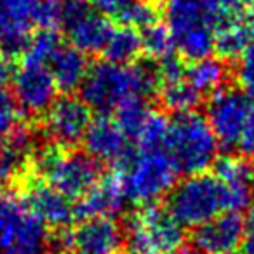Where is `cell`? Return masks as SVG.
Returning a JSON list of instances; mask_svg holds the SVG:
<instances>
[{"mask_svg":"<svg viewBox=\"0 0 254 254\" xmlns=\"http://www.w3.org/2000/svg\"><path fill=\"white\" fill-rule=\"evenodd\" d=\"M23 202L28 211L46 228H66L75 219V205L71 198L51 187L40 178H30L23 183Z\"/></svg>","mask_w":254,"mask_h":254,"instance_id":"5bb4252c","label":"cell"},{"mask_svg":"<svg viewBox=\"0 0 254 254\" xmlns=\"http://www.w3.org/2000/svg\"><path fill=\"white\" fill-rule=\"evenodd\" d=\"M126 244L132 254H181L187 247L185 226L167 207L143 205L126 223Z\"/></svg>","mask_w":254,"mask_h":254,"instance_id":"8992f818","label":"cell"},{"mask_svg":"<svg viewBox=\"0 0 254 254\" xmlns=\"http://www.w3.org/2000/svg\"><path fill=\"white\" fill-rule=\"evenodd\" d=\"M58 25L84 54L103 53L113 33V25L106 16L91 7L87 0H60Z\"/></svg>","mask_w":254,"mask_h":254,"instance_id":"9c48e42d","label":"cell"},{"mask_svg":"<svg viewBox=\"0 0 254 254\" xmlns=\"http://www.w3.org/2000/svg\"><path fill=\"white\" fill-rule=\"evenodd\" d=\"M12 84L14 98L23 112L30 115H44L58 94V85L51 73L49 63L32 58L23 56V61L14 71Z\"/></svg>","mask_w":254,"mask_h":254,"instance_id":"7c38bea8","label":"cell"},{"mask_svg":"<svg viewBox=\"0 0 254 254\" xmlns=\"http://www.w3.org/2000/svg\"><path fill=\"white\" fill-rule=\"evenodd\" d=\"M237 82H239L240 91H244L254 101V42L239 58Z\"/></svg>","mask_w":254,"mask_h":254,"instance_id":"f546056e","label":"cell"},{"mask_svg":"<svg viewBox=\"0 0 254 254\" xmlns=\"http://www.w3.org/2000/svg\"><path fill=\"white\" fill-rule=\"evenodd\" d=\"M91 7L106 18H119L132 0H87Z\"/></svg>","mask_w":254,"mask_h":254,"instance_id":"1f68e13d","label":"cell"},{"mask_svg":"<svg viewBox=\"0 0 254 254\" xmlns=\"http://www.w3.org/2000/svg\"><path fill=\"white\" fill-rule=\"evenodd\" d=\"M82 143L85 153L98 164H112L115 167H119L132 152L131 139L120 129L117 120L108 115L92 120Z\"/></svg>","mask_w":254,"mask_h":254,"instance_id":"e0dca14e","label":"cell"},{"mask_svg":"<svg viewBox=\"0 0 254 254\" xmlns=\"http://www.w3.org/2000/svg\"><path fill=\"white\" fill-rule=\"evenodd\" d=\"M166 152L173 159L178 173H205L218 159L219 143L209 126L207 119L198 112L174 113L167 127Z\"/></svg>","mask_w":254,"mask_h":254,"instance_id":"3957f363","label":"cell"},{"mask_svg":"<svg viewBox=\"0 0 254 254\" xmlns=\"http://www.w3.org/2000/svg\"><path fill=\"white\" fill-rule=\"evenodd\" d=\"M14 71H16V66H14V63H12L11 56L0 53V87H5L9 82H12Z\"/></svg>","mask_w":254,"mask_h":254,"instance_id":"836d02e7","label":"cell"},{"mask_svg":"<svg viewBox=\"0 0 254 254\" xmlns=\"http://www.w3.org/2000/svg\"><path fill=\"white\" fill-rule=\"evenodd\" d=\"M42 0H0V53L14 56L25 51L40 28Z\"/></svg>","mask_w":254,"mask_h":254,"instance_id":"4fadbf2b","label":"cell"},{"mask_svg":"<svg viewBox=\"0 0 254 254\" xmlns=\"http://www.w3.org/2000/svg\"><path fill=\"white\" fill-rule=\"evenodd\" d=\"M106 60L120 64L136 63L138 56L143 53L141 49V33L129 26L115 28L110 37L108 44L103 49Z\"/></svg>","mask_w":254,"mask_h":254,"instance_id":"d4e9b609","label":"cell"},{"mask_svg":"<svg viewBox=\"0 0 254 254\" xmlns=\"http://www.w3.org/2000/svg\"><path fill=\"white\" fill-rule=\"evenodd\" d=\"M247 216L244 218V254H254V202L249 205Z\"/></svg>","mask_w":254,"mask_h":254,"instance_id":"d6a6232c","label":"cell"},{"mask_svg":"<svg viewBox=\"0 0 254 254\" xmlns=\"http://www.w3.org/2000/svg\"><path fill=\"white\" fill-rule=\"evenodd\" d=\"M237 150H239L242 157H246V159H249V160H254V105L249 112L246 126H244V131L239 139Z\"/></svg>","mask_w":254,"mask_h":254,"instance_id":"4dcf8cb0","label":"cell"},{"mask_svg":"<svg viewBox=\"0 0 254 254\" xmlns=\"http://www.w3.org/2000/svg\"><path fill=\"white\" fill-rule=\"evenodd\" d=\"M92 110L77 96H61L44 112L42 132L51 143L63 148L82 143L92 122Z\"/></svg>","mask_w":254,"mask_h":254,"instance_id":"8fae6325","label":"cell"},{"mask_svg":"<svg viewBox=\"0 0 254 254\" xmlns=\"http://www.w3.org/2000/svg\"><path fill=\"white\" fill-rule=\"evenodd\" d=\"M228 64L221 58H202V60L191 61L185 68V78L191 84V87L204 98L211 96L221 87H225L228 80Z\"/></svg>","mask_w":254,"mask_h":254,"instance_id":"603a6c76","label":"cell"},{"mask_svg":"<svg viewBox=\"0 0 254 254\" xmlns=\"http://www.w3.org/2000/svg\"><path fill=\"white\" fill-rule=\"evenodd\" d=\"M126 193L119 174L99 178L98 183L78 198L75 205V218H115L126 205Z\"/></svg>","mask_w":254,"mask_h":254,"instance_id":"ffe728a7","label":"cell"},{"mask_svg":"<svg viewBox=\"0 0 254 254\" xmlns=\"http://www.w3.org/2000/svg\"><path fill=\"white\" fill-rule=\"evenodd\" d=\"M49 68L58 85V91L70 94V92L80 89L89 71V63L85 54L77 47L61 44L60 49L51 58Z\"/></svg>","mask_w":254,"mask_h":254,"instance_id":"7402d4cb","label":"cell"},{"mask_svg":"<svg viewBox=\"0 0 254 254\" xmlns=\"http://www.w3.org/2000/svg\"><path fill=\"white\" fill-rule=\"evenodd\" d=\"M216 174L225 193L226 211L240 212L247 209L254 195V167L246 157L216 159Z\"/></svg>","mask_w":254,"mask_h":254,"instance_id":"ac0fdd59","label":"cell"},{"mask_svg":"<svg viewBox=\"0 0 254 254\" xmlns=\"http://www.w3.org/2000/svg\"><path fill=\"white\" fill-rule=\"evenodd\" d=\"M153 110L146 105V99H139V98L129 99V101H126L122 106H119V108L113 112L115 113L113 119L117 120L120 129L126 132L127 138L131 139V143L132 141L136 143L139 132H141V129L145 127L146 120H148Z\"/></svg>","mask_w":254,"mask_h":254,"instance_id":"484cf974","label":"cell"},{"mask_svg":"<svg viewBox=\"0 0 254 254\" xmlns=\"http://www.w3.org/2000/svg\"><path fill=\"white\" fill-rule=\"evenodd\" d=\"M33 169L40 180L66 195L80 198L98 183L99 164L87 153L71 152L54 143L37 148L32 157Z\"/></svg>","mask_w":254,"mask_h":254,"instance_id":"5b68a950","label":"cell"},{"mask_svg":"<svg viewBox=\"0 0 254 254\" xmlns=\"http://www.w3.org/2000/svg\"><path fill=\"white\" fill-rule=\"evenodd\" d=\"M23 110L18 99L5 87H0V139L9 138L21 127Z\"/></svg>","mask_w":254,"mask_h":254,"instance_id":"f1b7e54d","label":"cell"},{"mask_svg":"<svg viewBox=\"0 0 254 254\" xmlns=\"http://www.w3.org/2000/svg\"><path fill=\"white\" fill-rule=\"evenodd\" d=\"M126 235L113 218H87L70 228L68 254H120Z\"/></svg>","mask_w":254,"mask_h":254,"instance_id":"2e32d148","label":"cell"},{"mask_svg":"<svg viewBox=\"0 0 254 254\" xmlns=\"http://www.w3.org/2000/svg\"><path fill=\"white\" fill-rule=\"evenodd\" d=\"M253 105V99L239 87L225 85L211 94L205 119L219 146L226 150L237 148Z\"/></svg>","mask_w":254,"mask_h":254,"instance_id":"30bf717a","label":"cell"},{"mask_svg":"<svg viewBox=\"0 0 254 254\" xmlns=\"http://www.w3.org/2000/svg\"><path fill=\"white\" fill-rule=\"evenodd\" d=\"M239 9L230 11L218 0H169L166 18L174 51L188 61L211 56L218 25Z\"/></svg>","mask_w":254,"mask_h":254,"instance_id":"7a4b0ae2","label":"cell"},{"mask_svg":"<svg viewBox=\"0 0 254 254\" xmlns=\"http://www.w3.org/2000/svg\"><path fill=\"white\" fill-rule=\"evenodd\" d=\"M240 4H242L247 11L254 12V0H240Z\"/></svg>","mask_w":254,"mask_h":254,"instance_id":"e575fe53","label":"cell"},{"mask_svg":"<svg viewBox=\"0 0 254 254\" xmlns=\"http://www.w3.org/2000/svg\"><path fill=\"white\" fill-rule=\"evenodd\" d=\"M167 209L185 228H197L226 211L225 193L214 174H190L169 191Z\"/></svg>","mask_w":254,"mask_h":254,"instance_id":"52a82bcc","label":"cell"},{"mask_svg":"<svg viewBox=\"0 0 254 254\" xmlns=\"http://www.w3.org/2000/svg\"><path fill=\"white\" fill-rule=\"evenodd\" d=\"M35 150V134L23 126L9 138L0 139V188L11 187L25 176Z\"/></svg>","mask_w":254,"mask_h":254,"instance_id":"d6986e66","label":"cell"},{"mask_svg":"<svg viewBox=\"0 0 254 254\" xmlns=\"http://www.w3.org/2000/svg\"><path fill=\"white\" fill-rule=\"evenodd\" d=\"M117 169L126 198L139 205L157 204L169 195L180 174L166 148L132 150Z\"/></svg>","mask_w":254,"mask_h":254,"instance_id":"277c9868","label":"cell"},{"mask_svg":"<svg viewBox=\"0 0 254 254\" xmlns=\"http://www.w3.org/2000/svg\"><path fill=\"white\" fill-rule=\"evenodd\" d=\"M150 2H159V0H150Z\"/></svg>","mask_w":254,"mask_h":254,"instance_id":"d590c367","label":"cell"},{"mask_svg":"<svg viewBox=\"0 0 254 254\" xmlns=\"http://www.w3.org/2000/svg\"><path fill=\"white\" fill-rule=\"evenodd\" d=\"M47 230L25 202L0 193V254H44Z\"/></svg>","mask_w":254,"mask_h":254,"instance_id":"ba28073f","label":"cell"},{"mask_svg":"<svg viewBox=\"0 0 254 254\" xmlns=\"http://www.w3.org/2000/svg\"><path fill=\"white\" fill-rule=\"evenodd\" d=\"M159 16L160 14L155 2H150V0H132L117 19L124 26H129V28H134L139 32V30H145L148 26L159 23Z\"/></svg>","mask_w":254,"mask_h":254,"instance_id":"83f0119b","label":"cell"},{"mask_svg":"<svg viewBox=\"0 0 254 254\" xmlns=\"http://www.w3.org/2000/svg\"><path fill=\"white\" fill-rule=\"evenodd\" d=\"M244 240V216L225 211L193 228L190 249L195 254H232Z\"/></svg>","mask_w":254,"mask_h":254,"instance_id":"9a60e30c","label":"cell"},{"mask_svg":"<svg viewBox=\"0 0 254 254\" xmlns=\"http://www.w3.org/2000/svg\"><path fill=\"white\" fill-rule=\"evenodd\" d=\"M232 254H239V253H232Z\"/></svg>","mask_w":254,"mask_h":254,"instance_id":"8d00e7d4","label":"cell"},{"mask_svg":"<svg viewBox=\"0 0 254 254\" xmlns=\"http://www.w3.org/2000/svg\"><path fill=\"white\" fill-rule=\"evenodd\" d=\"M159 89L153 64H120L101 61L92 66L80 85L82 99L91 110L110 115L129 99H148Z\"/></svg>","mask_w":254,"mask_h":254,"instance_id":"6da1fadb","label":"cell"},{"mask_svg":"<svg viewBox=\"0 0 254 254\" xmlns=\"http://www.w3.org/2000/svg\"><path fill=\"white\" fill-rule=\"evenodd\" d=\"M254 42V12L239 9L226 16L216 28L214 51L225 61L239 60Z\"/></svg>","mask_w":254,"mask_h":254,"instance_id":"44dd1931","label":"cell"},{"mask_svg":"<svg viewBox=\"0 0 254 254\" xmlns=\"http://www.w3.org/2000/svg\"><path fill=\"white\" fill-rule=\"evenodd\" d=\"M141 49L150 60L160 61L174 54V44L167 26L155 23L148 28L141 30Z\"/></svg>","mask_w":254,"mask_h":254,"instance_id":"4316f807","label":"cell"},{"mask_svg":"<svg viewBox=\"0 0 254 254\" xmlns=\"http://www.w3.org/2000/svg\"><path fill=\"white\" fill-rule=\"evenodd\" d=\"M157 94L164 108L173 113H185L193 112L202 101V96L191 87L190 82L185 78V75L173 80L160 82Z\"/></svg>","mask_w":254,"mask_h":254,"instance_id":"cb8c5ba5","label":"cell"}]
</instances>
